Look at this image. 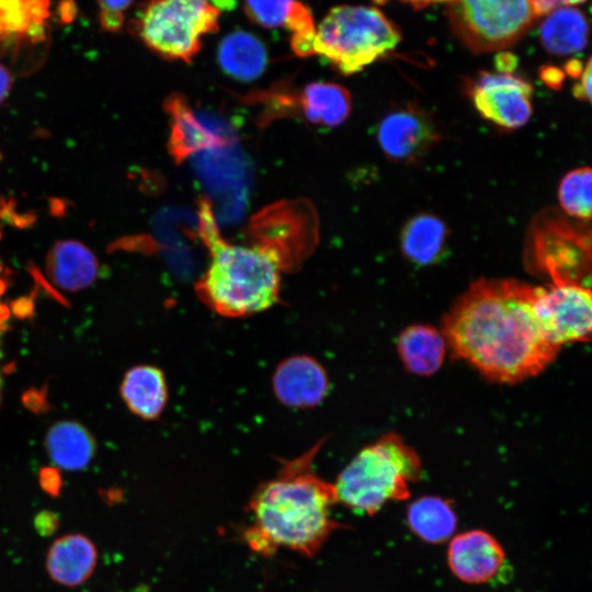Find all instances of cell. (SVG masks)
Returning a JSON list of instances; mask_svg holds the SVG:
<instances>
[{
  "instance_id": "cell-1",
  "label": "cell",
  "mask_w": 592,
  "mask_h": 592,
  "mask_svg": "<svg viewBox=\"0 0 592 592\" xmlns=\"http://www.w3.org/2000/svg\"><path fill=\"white\" fill-rule=\"evenodd\" d=\"M535 287L512 280L474 282L444 316L442 334L486 378L514 384L543 372L559 348L538 322Z\"/></svg>"
},
{
  "instance_id": "cell-2",
  "label": "cell",
  "mask_w": 592,
  "mask_h": 592,
  "mask_svg": "<svg viewBox=\"0 0 592 592\" xmlns=\"http://www.w3.org/2000/svg\"><path fill=\"white\" fill-rule=\"evenodd\" d=\"M320 445L285 460L276 476L251 496L248 508L253 523L244 540L254 551L269 556L287 548L314 557L339 527L331 517L338 503L334 486L314 469Z\"/></svg>"
},
{
  "instance_id": "cell-3",
  "label": "cell",
  "mask_w": 592,
  "mask_h": 592,
  "mask_svg": "<svg viewBox=\"0 0 592 592\" xmlns=\"http://www.w3.org/2000/svg\"><path fill=\"white\" fill-rule=\"evenodd\" d=\"M200 232L210 261L197 283L200 298L228 318L251 316L277 303L282 258L270 247H244L225 241L207 203H201Z\"/></svg>"
},
{
  "instance_id": "cell-4",
  "label": "cell",
  "mask_w": 592,
  "mask_h": 592,
  "mask_svg": "<svg viewBox=\"0 0 592 592\" xmlns=\"http://www.w3.org/2000/svg\"><path fill=\"white\" fill-rule=\"evenodd\" d=\"M421 476L417 452L399 435L388 433L362 448L333 483L338 503L373 515L389 501L405 500Z\"/></svg>"
},
{
  "instance_id": "cell-5",
  "label": "cell",
  "mask_w": 592,
  "mask_h": 592,
  "mask_svg": "<svg viewBox=\"0 0 592 592\" xmlns=\"http://www.w3.org/2000/svg\"><path fill=\"white\" fill-rule=\"evenodd\" d=\"M400 32L373 7L338 5L316 26L308 56H319L343 75L363 70L392 50Z\"/></svg>"
},
{
  "instance_id": "cell-6",
  "label": "cell",
  "mask_w": 592,
  "mask_h": 592,
  "mask_svg": "<svg viewBox=\"0 0 592 592\" xmlns=\"http://www.w3.org/2000/svg\"><path fill=\"white\" fill-rule=\"evenodd\" d=\"M226 0H148L134 22L145 45L169 59L186 62L198 53L203 36L218 31Z\"/></svg>"
},
{
  "instance_id": "cell-7",
  "label": "cell",
  "mask_w": 592,
  "mask_h": 592,
  "mask_svg": "<svg viewBox=\"0 0 592 592\" xmlns=\"http://www.w3.org/2000/svg\"><path fill=\"white\" fill-rule=\"evenodd\" d=\"M525 261L551 283L590 287L591 229L589 221L546 209L534 217L525 240Z\"/></svg>"
},
{
  "instance_id": "cell-8",
  "label": "cell",
  "mask_w": 592,
  "mask_h": 592,
  "mask_svg": "<svg viewBox=\"0 0 592 592\" xmlns=\"http://www.w3.org/2000/svg\"><path fill=\"white\" fill-rule=\"evenodd\" d=\"M447 4L454 33L479 54L515 44L538 18L532 0H452Z\"/></svg>"
},
{
  "instance_id": "cell-9",
  "label": "cell",
  "mask_w": 592,
  "mask_h": 592,
  "mask_svg": "<svg viewBox=\"0 0 592 592\" xmlns=\"http://www.w3.org/2000/svg\"><path fill=\"white\" fill-rule=\"evenodd\" d=\"M534 308L546 338L559 349L567 343L590 339L592 327L590 287L569 283L537 286Z\"/></svg>"
},
{
  "instance_id": "cell-10",
  "label": "cell",
  "mask_w": 592,
  "mask_h": 592,
  "mask_svg": "<svg viewBox=\"0 0 592 592\" xmlns=\"http://www.w3.org/2000/svg\"><path fill=\"white\" fill-rule=\"evenodd\" d=\"M440 137L431 113L414 103L391 110L377 127V140L383 152L397 163L419 161Z\"/></svg>"
},
{
  "instance_id": "cell-11",
  "label": "cell",
  "mask_w": 592,
  "mask_h": 592,
  "mask_svg": "<svg viewBox=\"0 0 592 592\" xmlns=\"http://www.w3.org/2000/svg\"><path fill=\"white\" fill-rule=\"evenodd\" d=\"M469 92L479 114L504 129L524 126L532 115V86L512 73L482 72Z\"/></svg>"
},
{
  "instance_id": "cell-12",
  "label": "cell",
  "mask_w": 592,
  "mask_h": 592,
  "mask_svg": "<svg viewBox=\"0 0 592 592\" xmlns=\"http://www.w3.org/2000/svg\"><path fill=\"white\" fill-rule=\"evenodd\" d=\"M447 563L460 581L483 584L502 574L505 553L491 534L482 530H471L452 538L447 549Z\"/></svg>"
},
{
  "instance_id": "cell-13",
  "label": "cell",
  "mask_w": 592,
  "mask_h": 592,
  "mask_svg": "<svg viewBox=\"0 0 592 592\" xmlns=\"http://www.w3.org/2000/svg\"><path fill=\"white\" fill-rule=\"evenodd\" d=\"M276 398L291 408H311L329 389L326 369L314 357L295 355L281 362L272 378Z\"/></svg>"
},
{
  "instance_id": "cell-14",
  "label": "cell",
  "mask_w": 592,
  "mask_h": 592,
  "mask_svg": "<svg viewBox=\"0 0 592 592\" xmlns=\"http://www.w3.org/2000/svg\"><path fill=\"white\" fill-rule=\"evenodd\" d=\"M98 557L96 546L86 535L79 533L62 535L48 548L47 573L60 585L79 587L94 572Z\"/></svg>"
},
{
  "instance_id": "cell-15",
  "label": "cell",
  "mask_w": 592,
  "mask_h": 592,
  "mask_svg": "<svg viewBox=\"0 0 592 592\" xmlns=\"http://www.w3.org/2000/svg\"><path fill=\"white\" fill-rule=\"evenodd\" d=\"M46 273L59 288L78 292L94 283L99 261L86 244L77 240H60L47 253Z\"/></svg>"
},
{
  "instance_id": "cell-16",
  "label": "cell",
  "mask_w": 592,
  "mask_h": 592,
  "mask_svg": "<svg viewBox=\"0 0 592 592\" xmlns=\"http://www.w3.org/2000/svg\"><path fill=\"white\" fill-rule=\"evenodd\" d=\"M119 391L127 408L145 420L159 418L168 400L163 373L152 365H137L128 369Z\"/></svg>"
},
{
  "instance_id": "cell-17",
  "label": "cell",
  "mask_w": 592,
  "mask_h": 592,
  "mask_svg": "<svg viewBox=\"0 0 592 592\" xmlns=\"http://www.w3.org/2000/svg\"><path fill=\"white\" fill-rule=\"evenodd\" d=\"M446 341L442 332L429 325L406 328L398 338V353L406 369L417 375H432L442 366Z\"/></svg>"
},
{
  "instance_id": "cell-18",
  "label": "cell",
  "mask_w": 592,
  "mask_h": 592,
  "mask_svg": "<svg viewBox=\"0 0 592 592\" xmlns=\"http://www.w3.org/2000/svg\"><path fill=\"white\" fill-rule=\"evenodd\" d=\"M45 445L52 462L67 470L86 468L96 451L95 440L90 431L71 420L54 423L47 431Z\"/></svg>"
},
{
  "instance_id": "cell-19",
  "label": "cell",
  "mask_w": 592,
  "mask_h": 592,
  "mask_svg": "<svg viewBox=\"0 0 592 592\" xmlns=\"http://www.w3.org/2000/svg\"><path fill=\"white\" fill-rule=\"evenodd\" d=\"M217 60L225 73L241 81H252L264 72L267 53L259 37L238 30L221 39Z\"/></svg>"
},
{
  "instance_id": "cell-20",
  "label": "cell",
  "mask_w": 592,
  "mask_h": 592,
  "mask_svg": "<svg viewBox=\"0 0 592 592\" xmlns=\"http://www.w3.org/2000/svg\"><path fill=\"white\" fill-rule=\"evenodd\" d=\"M448 240L444 221L432 214L410 218L401 229L400 249L403 255L418 265H429L443 258Z\"/></svg>"
},
{
  "instance_id": "cell-21",
  "label": "cell",
  "mask_w": 592,
  "mask_h": 592,
  "mask_svg": "<svg viewBox=\"0 0 592 592\" xmlns=\"http://www.w3.org/2000/svg\"><path fill=\"white\" fill-rule=\"evenodd\" d=\"M539 38L547 52L568 56L583 50L588 42V22L577 8L562 5L547 13Z\"/></svg>"
},
{
  "instance_id": "cell-22",
  "label": "cell",
  "mask_w": 592,
  "mask_h": 592,
  "mask_svg": "<svg viewBox=\"0 0 592 592\" xmlns=\"http://www.w3.org/2000/svg\"><path fill=\"white\" fill-rule=\"evenodd\" d=\"M49 0H0V41L45 38Z\"/></svg>"
},
{
  "instance_id": "cell-23",
  "label": "cell",
  "mask_w": 592,
  "mask_h": 592,
  "mask_svg": "<svg viewBox=\"0 0 592 592\" xmlns=\"http://www.w3.org/2000/svg\"><path fill=\"white\" fill-rule=\"evenodd\" d=\"M410 530L422 540L439 544L452 537L456 524V514L446 500L440 497H422L408 508Z\"/></svg>"
},
{
  "instance_id": "cell-24",
  "label": "cell",
  "mask_w": 592,
  "mask_h": 592,
  "mask_svg": "<svg viewBox=\"0 0 592 592\" xmlns=\"http://www.w3.org/2000/svg\"><path fill=\"white\" fill-rule=\"evenodd\" d=\"M303 110L312 123L338 126L351 112V96L348 90L332 82H314L304 89Z\"/></svg>"
},
{
  "instance_id": "cell-25",
  "label": "cell",
  "mask_w": 592,
  "mask_h": 592,
  "mask_svg": "<svg viewBox=\"0 0 592 592\" xmlns=\"http://www.w3.org/2000/svg\"><path fill=\"white\" fill-rule=\"evenodd\" d=\"M591 169L579 168L568 172L558 189L559 203L571 218L590 221L591 218Z\"/></svg>"
},
{
  "instance_id": "cell-26",
  "label": "cell",
  "mask_w": 592,
  "mask_h": 592,
  "mask_svg": "<svg viewBox=\"0 0 592 592\" xmlns=\"http://www.w3.org/2000/svg\"><path fill=\"white\" fill-rule=\"evenodd\" d=\"M296 0H244L243 9L250 21L267 27L285 26L287 15Z\"/></svg>"
},
{
  "instance_id": "cell-27",
  "label": "cell",
  "mask_w": 592,
  "mask_h": 592,
  "mask_svg": "<svg viewBox=\"0 0 592 592\" xmlns=\"http://www.w3.org/2000/svg\"><path fill=\"white\" fill-rule=\"evenodd\" d=\"M133 1L134 0H96L102 29L107 32L121 31L125 21L124 13Z\"/></svg>"
},
{
  "instance_id": "cell-28",
  "label": "cell",
  "mask_w": 592,
  "mask_h": 592,
  "mask_svg": "<svg viewBox=\"0 0 592 592\" xmlns=\"http://www.w3.org/2000/svg\"><path fill=\"white\" fill-rule=\"evenodd\" d=\"M46 389L31 388L22 396L23 405L35 413H43L49 409Z\"/></svg>"
},
{
  "instance_id": "cell-29",
  "label": "cell",
  "mask_w": 592,
  "mask_h": 592,
  "mask_svg": "<svg viewBox=\"0 0 592 592\" xmlns=\"http://www.w3.org/2000/svg\"><path fill=\"white\" fill-rule=\"evenodd\" d=\"M591 59L589 58L584 65L583 71L578 81L572 88V92L576 99L584 102H590L591 100Z\"/></svg>"
},
{
  "instance_id": "cell-30",
  "label": "cell",
  "mask_w": 592,
  "mask_h": 592,
  "mask_svg": "<svg viewBox=\"0 0 592 592\" xmlns=\"http://www.w3.org/2000/svg\"><path fill=\"white\" fill-rule=\"evenodd\" d=\"M34 295L22 296L11 301V311L18 319H30L34 315Z\"/></svg>"
},
{
  "instance_id": "cell-31",
  "label": "cell",
  "mask_w": 592,
  "mask_h": 592,
  "mask_svg": "<svg viewBox=\"0 0 592 592\" xmlns=\"http://www.w3.org/2000/svg\"><path fill=\"white\" fill-rule=\"evenodd\" d=\"M537 16L545 15L551 10L562 5H573L584 2L585 0H532Z\"/></svg>"
},
{
  "instance_id": "cell-32",
  "label": "cell",
  "mask_w": 592,
  "mask_h": 592,
  "mask_svg": "<svg viewBox=\"0 0 592 592\" xmlns=\"http://www.w3.org/2000/svg\"><path fill=\"white\" fill-rule=\"evenodd\" d=\"M39 480L46 491L53 494L58 492L60 488V476L56 468H43L39 474Z\"/></svg>"
},
{
  "instance_id": "cell-33",
  "label": "cell",
  "mask_w": 592,
  "mask_h": 592,
  "mask_svg": "<svg viewBox=\"0 0 592 592\" xmlns=\"http://www.w3.org/2000/svg\"><path fill=\"white\" fill-rule=\"evenodd\" d=\"M540 77L547 86L558 89L563 81L565 73L558 68L546 67L542 69Z\"/></svg>"
},
{
  "instance_id": "cell-34",
  "label": "cell",
  "mask_w": 592,
  "mask_h": 592,
  "mask_svg": "<svg viewBox=\"0 0 592 592\" xmlns=\"http://www.w3.org/2000/svg\"><path fill=\"white\" fill-rule=\"evenodd\" d=\"M496 65L499 72L512 73L517 65V58L511 53L502 52L497 56Z\"/></svg>"
},
{
  "instance_id": "cell-35",
  "label": "cell",
  "mask_w": 592,
  "mask_h": 592,
  "mask_svg": "<svg viewBox=\"0 0 592 592\" xmlns=\"http://www.w3.org/2000/svg\"><path fill=\"white\" fill-rule=\"evenodd\" d=\"M12 87V77L10 71L0 64V105L7 99Z\"/></svg>"
},
{
  "instance_id": "cell-36",
  "label": "cell",
  "mask_w": 592,
  "mask_h": 592,
  "mask_svg": "<svg viewBox=\"0 0 592 592\" xmlns=\"http://www.w3.org/2000/svg\"><path fill=\"white\" fill-rule=\"evenodd\" d=\"M30 271L32 275L34 276V280L37 285H41L43 288H45L48 292V294H50L55 299L65 304V298L58 295V293L47 283V281L43 277L42 273L35 265L32 264V267H30Z\"/></svg>"
},
{
  "instance_id": "cell-37",
  "label": "cell",
  "mask_w": 592,
  "mask_h": 592,
  "mask_svg": "<svg viewBox=\"0 0 592 592\" xmlns=\"http://www.w3.org/2000/svg\"><path fill=\"white\" fill-rule=\"evenodd\" d=\"M36 219H37V217L33 212H27V213H24V214H18L15 212V214H14V216L12 218L11 226H14V227L20 228V229L27 228V227L33 226L35 224Z\"/></svg>"
},
{
  "instance_id": "cell-38",
  "label": "cell",
  "mask_w": 592,
  "mask_h": 592,
  "mask_svg": "<svg viewBox=\"0 0 592 592\" xmlns=\"http://www.w3.org/2000/svg\"><path fill=\"white\" fill-rule=\"evenodd\" d=\"M373 1L378 4H384L388 2L389 0H373ZM399 1H402L405 3L412 5L414 9H422L432 4L448 3L452 0H399Z\"/></svg>"
},
{
  "instance_id": "cell-39",
  "label": "cell",
  "mask_w": 592,
  "mask_h": 592,
  "mask_svg": "<svg viewBox=\"0 0 592 592\" xmlns=\"http://www.w3.org/2000/svg\"><path fill=\"white\" fill-rule=\"evenodd\" d=\"M583 64L578 59H571L566 64V72L570 77L578 79L583 71Z\"/></svg>"
},
{
  "instance_id": "cell-40",
  "label": "cell",
  "mask_w": 592,
  "mask_h": 592,
  "mask_svg": "<svg viewBox=\"0 0 592 592\" xmlns=\"http://www.w3.org/2000/svg\"><path fill=\"white\" fill-rule=\"evenodd\" d=\"M49 210L54 216H64L66 214V201L61 198H50Z\"/></svg>"
},
{
  "instance_id": "cell-41",
  "label": "cell",
  "mask_w": 592,
  "mask_h": 592,
  "mask_svg": "<svg viewBox=\"0 0 592 592\" xmlns=\"http://www.w3.org/2000/svg\"><path fill=\"white\" fill-rule=\"evenodd\" d=\"M9 309L5 305L0 304V321H5L9 317Z\"/></svg>"
},
{
  "instance_id": "cell-42",
  "label": "cell",
  "mask_w": 592,
  "mask_h": 592,
  "mask_svg": "<svg viewBox=\"0 0 592 592\" xmlns=\"http://www.w3.org/2000/svg\"><path fill=\"white\" fill-rule=\"evenodd\" d=\"M7 283L0 278V296L5 292Z\"/></svg>"
},
{
  "instance_id": "cell-43",
  "label": "cell",
  "mask_w": 592,
  "mask_h": 592,
  "mask_svg": "<svg viewBox=\"0 0 592 592\" xmlns=\"http://www.w3.org/2000/svg\"><path fill=\"white\" fill-rule=\"evenodd\" d=\"M1 236H2V232H1V230H0V238H1Z\"/></svg>"
}]
</instances>
